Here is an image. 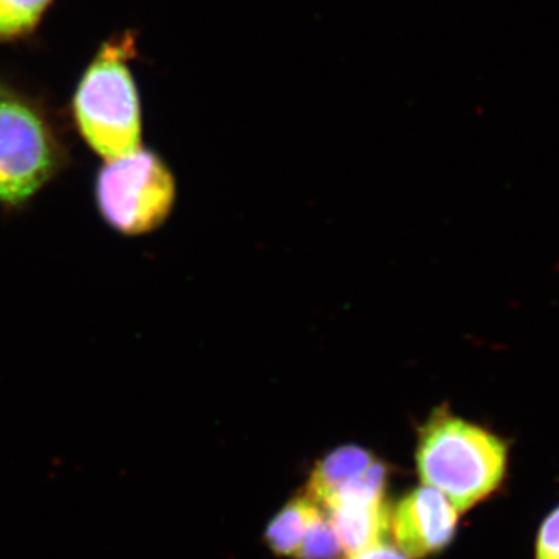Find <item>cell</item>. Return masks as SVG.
I'll return each instance as SVG.
<instances>
[{
  "mask_svg": "<svg viewBox=\"0 0 559 559\" xmlns=\"http://www.w3.org/2000/svg\"><path fill=\"white\" fill-rule=\"evenodd\" d=\"M510 450V440L441 406L418 429L415 460L423 484L465 513L503 487Z\"/></svg>",
  "mask_w": 559,
  "mask_h": 559,
  "instance_id": "cell-1",
  "label": "cell"
},
{
  "mask_svg": "<svg viewBox=\"0 0 559 559\" xmlns=\"http://www.w3.org/2000/svg\"><path fill=\"white\" fill-rule=\"evenodd\" d=\"M135 55V33L114 35L102 44L73 92L76 131L105 160L142 148V105L131 69Z\"/></svg>",
  "mask_w": 559,
  "mask_h": 559,
  "instance_id": "cell-2",
  "label": "cell"
},
{
  "mask_svg": "<svg viewBox=\"0 0 559 559\" xmlns=\"http://www.w3.org/2000/svg\"><path fill=\"white\" fill-rule=\"evenodd\" d=\"M68 164V148L47 109L0 80V205L24 207Z\"/></svg>",
  "mask_w": 559,
  "mask_h": 559,
  "instance_id": "cell-3",
  "label": "cell"
},
{
  "mask_svg": "<svg viewBox=\"0 0 559 559\" xmlns=\"http://www.w3.org/2000/svg\"><path fill=\"white\" fill-rule=\"evenodd\" d=\"M95 204L103 221L127 237L159 229L176 202L175 176L159 154L139 148L106 160L94 186Z\"/></svg>",
  "mask_w": 559,
  "mask_h": 559,
  "instance_id": "cell-4",
  "label": "cell"
},
{
  "mask_svg": "<svg viewBox=\"0 0 559 559\" xmlns=\"http://www.w3.org/2000/svg\"><path fill=\"white\" fill-rule=\"evenodd\" d=\"M459 511L447 496L423 485L412 489L390 513V532L407 558L423 559L447 549L454 539Z\"/></svg>",
  "mask_w": 559,
  "mask_h": 559,
  "instance_id": "cell-5",
  "label": "cell"
},
{
  "mask_svg": "<svg viewBox=\"0 0 559 559\" xmlns=\"http://www.w3.org/2000/svg\"><path fill=\"white\" fill-rule=\"evenodd\" d=\"M389 471L366 448L347 444L316 463L307 495L319 506L349 498H384Z\"/></svg>",
  "mask_w": 559,
  "mask_h": 559,
  "instance_id": "cell-6",
  "label": "cell"
},
{
  "mask_svg": "<svg viewBox=\"0 0 559 559\" xmlns=\"http://www.w3.org/2000/svg\"><path fill=\"white\" fill-rule=\"evenodd\" d=\"M323 507L347 557L382 543L390 532V511L384 498L337 499Z\"/></svg>",
  "mask_w": 559,
  "mask_h": 559,
  "instance_id": "cell-7",
  "label": "cell"
},
{
  "mask_svg": "<svg viewBox=\"0 0 559 559\" xmlns=\"http://www.w3.org/2000/svg\"><path fill=\"white\" fill-rule=\"evenodd\" d=\"M320 513V506L310 496L290 500L285 509L271 521L266 530L267 546L278 557H297L305 533Z\"/></svg>",
  "mask_w": 559,
  "mask_h": 559,
  "instance_id": "cell-8",
  "label": "cell"
},
{
  "mask_svg": "<svg viewBox=\"0 0 559 559\" xmlns=\"http://www.w3.org/2000/svg\"><path fill=\"white\" fill-rule=\"evenodd\" d=\"M53 0H0V44L32 38Z\"/></svg>",
  "mask_w": 559,
  "mask_h": 559,
  "instance_id": "cell-9",
  "label": "cell"
},
{
  "mask_svg": "<svg viewBox=\"0 0 559 559\" xmlns=\"http://www.w3.org/2000/svg\"><path fill=\"white\" fill-rule=\"evenodd\" d=\"M344 557H347V554L342 549L340 539H337L334 528L331 527L329 516L320 511L305 533L296 558L344 559Z\"/></svg>",
  "mask_w": 559,
  "mask_h": 559,
  "instance_id": "cell-10",
  "label": "cell"
},
{
  "mask_svg": "<svg viewBox=\"0 0 559 559\" xmlns=\"http://www.w3.org/2000/svg\"><path fill=\"white\" fill-rule=\"evenodd\" d=\"M533 558L559 559V503L540 521Z\"/></svg>",
  "mask_w": 559,
  "mask_h": 559,
  "instance_id": "cell-11",
  "label": "cell"
},
{
  "mask_svg": "<svg viewBox=\"0 0 559 559\" xmlns=\"http://www.w3.org/2000/svg\"><path fill=\"white\" fill-rule=\"evenodd\" d=\"M348 559H409L396 547L382 543L373 544V546L367 547L356 551V554L349 555Z\"/></svg>",
  "mask_w": 559,
  "mask_h": 559,
  "instance_id": "cell-12",
  "label": "cell"
}]
</instances>
